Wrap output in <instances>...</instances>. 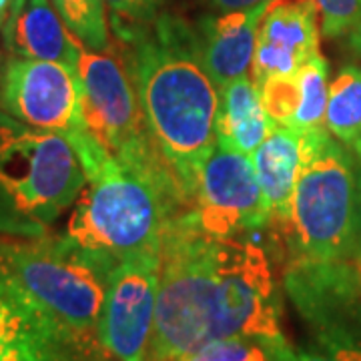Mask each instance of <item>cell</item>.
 Wrapping results in <instances>:
<instances>
[{
    "mask_svg": "<svg viewBox=\"0 0 361 361\" xmlns=\"http://www.w3.org/2000/svg\"><path fill=\"white\" fill-rule=\"evenodd\" d=\"M115 265L66 237H0V281L32 310L77 336L99 337L106 285Z\"/></svg>",
    "mask_w": 361,
    "mask_h": 361,
    "instance_id": "cell-4",
    "label": "cell"
},
{
    "mask_svg": "<svg viewBox=\"0 0 361 361\" xmlns=\"http://www.w3.org/2000/svg\"><path fill=\"white\" fill-rule=\"evenodd\" d=\"M127 47L149 133L193 207L201 167L217 145L219 106V89L201 61L197 32L183 20L159 16Z\"/></svg>",
    "mask_w": 361,
    "mask_h": 361,
    "instance_id": "cell-2",
    "label": "cell"
},
{
    "mask_svg": "<svg viewBox=\"0 0 361 361\" xmlns=\"http://www.w3.org/2000/svg\"><path fill=\"white\" fill-rule=\"evenodd\" d=\"M301 169L285 239L291 259H353L361 185L351 153L327 129L301 135Z\"/></svg>",
    "mask_w": 361,
    "mask_h": 361,
    "instance_id": "cell-6",
    "label": "cell"
},
{
    "mask_svg": "<svg viewBox=\"0 0 361 361\" xmlns=\"http://www.w3.org/2000/svg\"><path fill=\"white\" fill-rule=\"evenodd\" d=\"M283 285L310 327L313 348L361 361V265L353 259L293 257Z\"/></svg>",
    "mask_w": 361,
    "mask_h": 361,
    "instance_id": "cell-8",
    "label": "cell"
},
{
    "mask_svg": "<svg viewBox=\"0 0 361 361\" xmlns=\"http://www.w3.org/2000/svg\"><path fill=\"white\" fill-rule=\"evenodd\" d=\"M301 135L275 125L269 137L251 153L259 185L269 205V223L287 233L301 169Z\"/></svg>",
    "mask_w": 361,
    "mask_h": 361,
    "instance_id": "cell-16",
    "label": "cell"
},
{
    "mask_svg": "<svg viewBox=\"0 0 361 361\" xmlns=\"http://www.w3.org/2000/svg\"><path fill=\"white\" fill-rule=\"evenodd\" d=\"M267 8L269 4H259L201 20L197 30L199 52L209 77L217 87L245 77L247 71H251L259 26Z\"/></svg>",
    "mask_w": 361,
    "mask_h": 361,
    "instance_id": "cell-14",
    "label": "cell"
},
{
    "mask_svg": "<svg viewBox=\"0 0 361 361\" xmlns=\"http://www.w3.org/2000/svg\"><path fill=\"white\" fill-rule=\"evenodd\" d=\"M161 251L118 261L111 271L99 339L113 361H147L155 329Z\"/></svg>",
    "mask_w": 361,
    "mask_h": 361,
    "instance_id": "cell-10",
    "label": "cell"
},
{
    "mask_svg": "<svg viewBox=\"0 0 361 361\" xmlns=\"http://www.w3.org/2000/svg\"><path fill=\"white\" fill-rule=\"evenodd\" d=\"M85 129L121 163L153 180L183 209L189 201L153 141L125 63L111 51L82 49L77 65Z\"/></svg>",
    "mask_w": 361,
    "mask_h": 361,
    "instance_id": "cell-7",
    "label": "cell"
},
{
    "mask_svg": "<svg viewBox=\"0 0 361 361\" xmlns=\"http://www.w3.org/2000/svg\"><path fill=\"white\" fill-rule=\"evenodd\" d=\"M0 106L40 130L68 135L85 127L77 71L54 61L13 56L0 73Z\"/></svg>",
    "mask_w": 361,
    "mask_h": 361,
    "instance_id": "cell-11",
    "label": "cell"
},
{
    "mask_svg": "<svg viewBox=\"0 0 361 361\" xmlns=\"http://www.w3.org/2000/svg\"><path fill=\"white\" fill-rule=\"evenodd\" d=\"M219 106L215 116V137L219 145L251 155L275 129L265 111L259 87L251 77H239L217 87Z\"/></svg>",
    "mask_w": 361,
    "mask_h": 361,
    "instance_id": "cell-17",
    "label": "cell"
},
{
    "mask_svg": "<svg viewBox=\"0 0 361 361\" xmlns=\"http://www.w3.org/2000/svg\"><path fill=\"white\" fill-rule=\"evenodd\" d=\"M211 6L219 13H231V11H243L259 4H271L275 0H209Z\"/></svg>",
    "mask_w": 361,
    "mask_h": 361,
    "instance_id": "cell-26",
    "label": "cell"
},
{
    "mask_svg": "<svg viewBox=\"0 0 361 361\" xmlns=\"http://www.w3.org/2000/svg\"><path fill=\"white\" fill-rule=\"evenodd\" d=\"M4 42L14 56L54 61L77 71L85 44L71 32L51 0H25L2 26Z\"/></svg>",
    "mask_w": 361,
    "mask_h": 361,
    "instance_id": "cell-15",
    "label": "cell"
},
{
    "mask_svg": "<svg viewBox=\"0 0 361 361\" xmlns=\"http://www.w3.org/2000/svg\"><path fill=\"white\" fill-rule=\"evenodd\" d=\"M281 293L261 247L209 235L189 211L161 241L155 329L147 361H183L227 337H281Z\"/></svg>",
    "mask_w": 361,
    "mask_h": 361,
    "instance_id": "cell-1",
    "label": "cell"
},
{
    "mask_svg": "<svg viewBox=\"0 0 361 361\" xmlns=\"http://www.w3.org/2000/svg\"><path fill=\"white\" fill-rule=\"evenodd\" d=\"M183 361H271L265 339L227 337L213 341Z\"/></svg>",
    "mask_w": 361,
    "mask_h": 361,
    "instance_id": "cell-23",
    "label": "cell"
},
{
    "mask_svg": "<svg viewBox=\"0 0 361 361\" xmlns=\"http://www.w3.org/2000/svg\"><path fill=\"white\" fill-rule=\"evenodd\" d=\"M77 37L90 51H111L109 18L104 0H51Z\"/></svg>",
    "mask_w": 361,
    "mask_h": 361,
    "instance_id": "cell-21",
    "label": "cell"
},
{
    "mask_svg": "<svg viewBox=\"0 0 361 361\" xmlns=\"http://www.w3.org/2000/svg\"><path fill=\"white\" fill-rule=\"evenodd\" d=\"M322 16V32L329 39L351 35L361 26V0H315Z\"/></svg>",
    "mask_w": 361,
    "mask_h": 361,
    "instance_id": "cell-24",
    "label": "cell"
},
{
    "mask_svg": "<svg viewBox=\"0 0 361 361\" xmlns=\"http://www.w3.org/2000/svg\"><path fill=\"white\" fill-rule=\"evenodd\" d=\"M111 26L125 44L155 25L163 0H104Z\"/></svg>",
    "mask_w": 361,
    "mask_h": 361,
    "instance_id": "cell-22",
    "label": "cell"
},
{
    "mask_svg": "<svg viewBox=\"0 0 361 361\" xmlns=\"http://www.w3.org/2000/svg\"><path fill=\"white\" fill-rule=\"evenodd\" d=\"M61 336H77L32 310L0 281V353ZM85 337V336H80Z\"/></svg>",
    "mask_w": 361,
    "mask_h": 361,
    "instance_id": "cell-18",
    "label": "cell"
},
{
    "mask_svg": "<svg viewBox=\"0 0 361 361\" xmlns=\"http://www.w3.org/2000/svg\"><path fill=\"white\" fill-rule=\"evenodd\" d=\"M85 183L80 157L65 135L0 115V229L44 235Z\"/></svg>",
    "mask_w": 361,
    "mask_h": 361,
    "instance_id": "cell-5",
    "label": "cell"
},
{
    "mask_svg": "<svg viewBox=\"0 0 361 361\" xmlns=\"http://www.w3.org/2000/svg\"><path fill=\"white\" fill-rule=\"evenodd\" d=\"M189 213L199 229L215 237H237L267 225L269 205L251 155L217 142L201 167Z\"/></svg>",
    "mask_w": 361,
    "mask_h": 361,
    "instance_id": "cell-9",
    "label": "cell"
},
{
    "mask_svg": "<svg viewBox=\"0 0 361 361\" xmlns=\"http://www.w3.org/2000/svg\"><path fill=\"white\" fill-rule=\"evenodd\" d=\"M349 37H351V44L355 47V51L361 52V26L360 28H355Z\"/></svg>",
    "mask_w": 361,
    "mask_h": 361,
    "instance_id": "cell-27",
    "label": "cell"
},
{
    "mask_svg": "<svg viewBox=\"0 0 361 361\" xmlns=\"http://www.w3.org/2000/svg\"><path fill=\"white\" fill-rule=\"evenodd\" d=\"M322 16L315 0H275L259 26L251 78L261 87L267 78L293 75L319 54Z\"/></svg>",
    "mask_w": 361,
    "mask_h": 361,
    "instance_id": "cell-12",
    "label": "cell"
},
{
    "mask_svg": "<svg viewBox=\"0 0 361 361\" xmlns=\"http://www.w3.org/2000/svg\"><path fill=\"white\" fill-rule=\"evenodd\" d=\"M25 0H13V6H11V11H14V8H18L20 4H23Z\"/></svg>",
    "mask_w": 361,
    "mask_h": 361,
    "instance_id": "cell-28",
    "label": "cell"
},
{
    "mask_svg": "<svg viewBox=\"0 0 361 361\" xmlns=\"http://www.w3.org/2000/svg\"><path fill=\"white\" fill-rule=\"evenodd\" d=\"M265 345H267V351H269L271 361H355L349 360V357H343V355L327 353V351H322V349L317 348H291L283 336L265 339Z\"/></svg>",
    "mask_w": 361,
    "mask_h": 361,
    "instance_id": "cell-25",
    "label": "cell"
},
{
    "mask_svg": "<svg viewBox=\"0 0 361 361\" xmlns=\"http://www.w3.org/2000/svg\"><path fill=\"white\" fill-rule=\"evenodd\" d=\"M65 137L87 173L66 239L113 263L161 251L169 221L185 211L159 185L111 155L85 127Z\"/></svg>",
    "mask_w": 361,
    "mask_h": 361,
    "instance_id": "cell-3",
    "label": "cell"
},
{
    "mask_svg": "<svg viewBox=\"0 0 361 361\" xmlns=\"http://www.w3.org/2000/svg\"><path fill=\"white\" fill-rule=\"evenodd\" d=\"M0 361H113L99 337L61 336L0 353Z\"/></svg>",
    "mask_w": 361,
    "mask_h": 361,
    "instance_id": "cell-20",
    "label": "cell"
},
{
    "mask_svg": "<svg viewBox=\"0 0 361 361\" xmlns=\"http://www.w3.org/2000/svg\"><path fill=\"white\" fill-rule=\"evenodd\" d=\"M325 127L353 153L361 151V66L348 65L329 82Z\"/></svg>",
    "mask_w": 361,
    "mask_h": 361,
    "instance_id": "cell-19",
    "label": "cell"
},
{
    "mask_svg": "<svg viewBox=\"0 0 361 361\" xmlns=\"http://www.w3.org/2000/svg\"><path fill=\"white\" fill-rule=\"evenodd\" d=\"M355 155H357V159H360V163H361V151L360 153H355ZM360 185H361V175H360Z\"/></svg>",
    "mask_w": 361,
    "mask_h": 361,
    "instance_id": "cell-29",
    "label": "cell"
},
{
    "mask_svg": "<svg viewBox=\"0 0 361 361\" xmlns=\"http://www.w3.org/2000/svg\"><path fill=\"white\" fill-rule=\"evenodd\" d=\"M265 111L275 125L307 135L325 127L329 99V65L322 56H313L293 75L267 78L261 87Z\"/></svg>",
    "mask_w": 361,
    "mask_h": 361,
    "instance_id": "cell-13",
    "label": "cell"
}]
</instances>
